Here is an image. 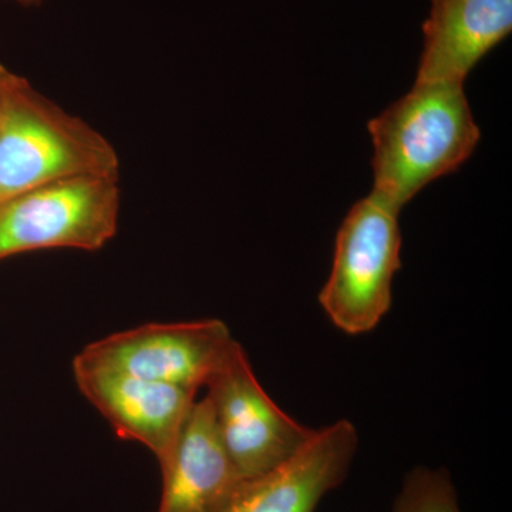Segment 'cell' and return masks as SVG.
<instances>
[{
  "label": "cell",
  "instance_id": "6da1fadb",
  "mask_svg": "<svg viewBox=\"0 0 512 512\" xmlns=\"http://www.w3.org/2000/svg\"><path fill=\"white\" fill-rule=\"evenodd\" d=\"M373 191L396 210L426 185L458 170L481 133L463 84L414 83L406 96L369 123Z\"/></svg>",
  "mask_w": 512,
  "mask_h": 512
},
{
  "label": "cell",
  "instance_id": "7a4b0ae2",
  "mask_svg": "<svg viewBox=\"0 0 512 512\" xmlns=\"http://www.w3.org/2000/svg\"><path fill=\"white\" fill-rule=\"evenodd\" d=\"M119 178L113 144L87 121L9 72L0 111V204L42 185L87 177Z\"/></svg>",
  "mask_w": 512,
  "mask_h": 512
},
{
  "label": "cell",
  "instance_id": "3957f363",
  "mask_svg": "<svg viewBox=\"0 0 512 512\" xmlns=\"http://www.w3.org/2000/svg\"><path fill=\"white\" fill-rule=\"evenodd\" d=\"M399 214L372 192L340 225L319 302L330 322L348 335L372 332L392 306L394 276L402 266Z\"/></svg>",
  "mask_w": 512,
  "mask_h": 512
},
{
  "label": "cell",
  "instance_id": "277c9868",
  "mask_svg": "<svg viewBox=\"0 0 512 512\" xmlns=\"http://www.w3.org/2000/svg\"><path fill=\"white\" fill-rule=\"evenodd\" d=\"M119 178H67L0 204V262L43 249L99 251L119 228Z\"/></svg>",
  "mask_w": 512,
  "mask_h": 512
},
{
  "label": "cell",
  "instance_id": "5b68a950",
  "mask_svg": "<svg viewBox=\"0 0 512 512\" xmlns=\"http://www.w3.org/2000/svg\"><path fill=\"white\" fill-rule=\"evenodd\" d=\"M220 319L148 323L86 346L73 367L109 370L198 392L237 348Z\"/></svg>",
  "mask_w": 512,
  "mask_h": 512
},
{
  "label": "cell",
  "instance_id": "8992f818",
  "mask_svg": "<svg viewBox=\"0 0 512 512\" xmlns=\"http://www.w3.org/2000/svg\"><path fill=\"white\" fill-rule=\"evenodd\" d=\"M207 389L222 444L244 481L282 466L315 434L276 406L239 343Z\"/></svg>",
  "mask_w": 512,
  "mask_h": 512
},
{
  "label": "cell",
  "instance_id": "52a82bcc",
  "mask_svg": "<svg viewBox=\"0 0 512 512\" xmlns=\"http://www.w3.org/2000/svg\"><path fill=\"white\" fill-rule=\"evenodd\" d=\"M83 396L121 439L144 444L160 466L170 457L197 392L109 370L73 367Z\"/></svg>",
  "mask_w": 512,
  "mask_h": 512
},
{
  "label": "cell",
  "instance_id": "ba28073f",
  "mask_svg": "<svg viewBox=\"0 0 512 512\" xmlns=\"http://www.w3.org/2000/svg\"><path fill=\"white\" fill-rule=\"evenodd\" d=\"M357 446L359 436L348 420L315 430L291 460L242 485L222 512H315L348 476Z\"/></svg>",
  "mask_w": 512,
  "mask_h": 512
},
{
  "label": "cell",
  "instance_id": "9c48e42d",
  "mask_svg": "<svg viewBox=\"0 0 512 512\" xmlns=\"http://www.w3.org/2000/svg\"><path fill=\"white\" fill-rule=\"evenodd\" d=\"M160 467L158 512H222L247 483L222 444L208 396L192 404L170 457Z\"/></svg>",
  "mask_w": 512,
  "mask_h": 512
},
{
  "label": "cell",
  "instance_id": "30bf717a",
  "mask_svg": "<svg viewBox=\"0 0 512 512\" xmlns=\"http://www.w3.org/2000/svg\"><path fill=\"white\" fill-rule=\"evenodd\" d=\"M512 29V0H431L416 83L464 80Z\"/></svg>",
  "mask_w": 512,
  "mask_h": 512
},
{
  "label": "cell",
  "instance_id": "8fae6325",
  "mask_svg": "<svg viewBox=\"0 0 512 512\" xmlns=\"http://www.w3.org/2000/svg\"><path fill=\"white\" fill-rule=\"evenodd\" d=\"M392 512H461L456 488L444 470L417 467L407 474Z\"/></svg>",
  "mask_w": 512,
  "mask_h": 512
},
{
  "label": "cell",
  "instance_id": "7c38bea8",
  "mask_svg": "<svg viewBox=\"0 0 512 512\" xmlns=\"http://www.w3.org/2000/svg\"><path fill=\"white\" fill-rule=\"evenodd\" d=\"M10 70L5 64L0 63V111H2V97H3V86H5L6 77Z\"/></svg>",
  "mask_w": 512,
  "mask_h": 512
},
{
  "label": "cell",
  "instance_id": "4fadbf2b",
  "mask_svg": "<svg viewBox=\"0 0 512 512\" xmlns=\"http://www.w3.org/2000/svg\"><path fill=\"white\" fill-rule=\"evenodd\" d=\"M13 2L19 3V5L26 6V8H35V6L42 5L45 0H13Z\"/></svg>",
  "mask_w": 512,
  "mask_h": 512
}]
</instances>
